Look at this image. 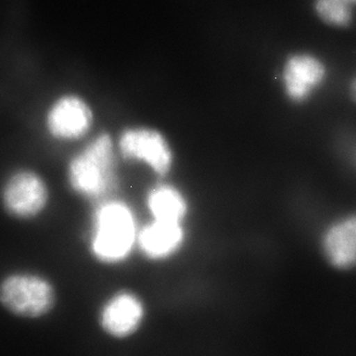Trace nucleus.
I'll return each instance as SVG.
<instances>
[{
	"mask_svg": "<svg viewBox=\"0 0 356 356\" xmlns=\"http://www.w3.org/2000/svg\"><path fill=\"white\" fill-rule=\"evenodd\" d=\"M279 76L288 102L302 106L312 101L324 87L329 69L324 59L314 52L295 51L284 59Z\"/></svg>",
	"mask_w": 356,
	"mask_h": 356,
	"instance_id": "obj_9",
	"label": "nucleus"
},
{
	"mask_svg": "<svg viewBox=\"0 0 356 356\" xmlns=\"http://www.w3.org/2000/svg\"><path fill=\"white\" fill-rule=\"evenodd\" d=\"M145 206L149 219L188 223L191 214V202L186 193L178 185L165 179L148 188Z\"/></svg>",
	"mask_w": 356,
	"mask_h": 356,
	"instance_id": "obj_11",
	"label": "nucleus"
},
{
	"mask_svg": "<svg viewBox=\"0 0 356 356\" xmlns=\"http://www.w3.org/2000/svg\"><path fill=\"white\" fill-rule=\"evenodd\" d=\"M60 303L59 288L51 277L36 270H15L0 280V305L27 321L54 315Z\"/></svg>",
	"mask_w": 356,
	"mask_h": 356,
	"instance_id": "obj_4",
	"label": "nucleus"
},
{
	"mask_svg": "<svg viewBox=\"0 0 356 356\" xmlns=\"http://www.w3.org/2000/svg\"><path fill=\"white\" fill-rule=\"evenodd\" d=\"M354 159H355V163H356V149H355V152H354Z\"/></svg>",
	"mask_w": 356,
	"mask_h": 356,
	"instance_id": "obj_15",
	"label": "nucleus"
},
{
	"mask_svg": "<svg viewBox=\"0 0 356 356\" xmlns=\"http://www.w3.org/2000/svg\"><path fill=\"white\" fill-rule=\"evenodd\" d=\"M149 308L144 296L132 288L110 291L95 312L96 327L106 339L125 343L139 336L147 324Z\"/></svg>",
	"mask_w": 356,
	"mask_h": 356,
	"instance_id": "obj_6",
	"label": "nucleus"
},
{
	"mask_svg": "<svg viewBox=\"0 0 356 356\" xmlns=\"http://www.w3.org/2000/svg\"><path fill=\"white\" fill-rule=\"evenodd\" d=\"M115 141L120 158L148 169L160 179H165L175 168V148L168 136L154 125H129Z\"/></svg>",
	"mask_w": 356,
	"mask_h": 356,
	"instance_id": "obj_5",
	"label": "nucleus"
},
{
	"mask_svg": "<svg viewBox=\"0 0 356 356\" xmlns=\"http://www.w3.org/2000/svg\"><path fill=\"white\" fill-rule=\"evenodd\" d=\"M314 267L329 280L356 281V212L329 220L312 241Z\"/></svg>",
	"mask_w": 356,
	"mask_h": 356,
	"instance_id": "obj_3",
	"label": "nucleus"
},
{
	"mask_svg": "<svg viewBox=\"0 0 356 356\" xmlns=\"http://www.w3.org/2000/svg\"><path fill=\"white\" fill-rule=\"evenodd\" d=\"M348 90H350V95L353 99L354 102L356 103V74L352 78L348 85Z\"/></svg>",
	"mask_w": 356,
	"mask_h": 356,
	"instance_id": "obj_13",
	"label": "nucleus"
},
{
	"mask_svg": "<svg viewBox=\"0 0 356 356\" xmlns=\"http://www.w3.org/2000/svg\"><path fill=\"white\" fill-rule=\"evenodd\" d=\"M139 228L137 213L127 200L111 195L95 202L87 230L89 257L103 267L127 264L137 252Z\"/></svg>",
	"mask_w": 356,
	"mask_h": 356,
	"instance_id": "obj_1",
	"label": "nucleus"
},
{
	"mask_svg": "<svg viewBox=\"0 0 356 356\" xmlns=\"http://www.w3.org/2000/svg\"><path fill=\"white\" fill-rule=\"evenodd\" d=\"M7 214L20 221L38 219L51 204V190L44 176L33 169H20L8 176L1 188Z\"/></svg>",
	"mask_w": 356,
	"mask_h": 356,
	"instance_id": "obj_8",
	"label": "nucleus"
},
{
	"mask_svg": "<svg viewBox=\"0 0 356 356\" xmlns=\"http://www.w3.org/2000/svg\"><path fill=\"white\" fill-rule=\"evenodd\" d=\"M188 241L186 223L149 219L139 228L137 252L146 261L161 264L177 258Z\"/></svg>",
	"mask_w": 356,
	"mask_h": 356,
	"instance_id": "obj_10",
	"label": "nucleus"
},
{
	"mask_svg": "<svg viewBox=\"0 0 356 356\" xmlns=\"http://www.w3.org/2000/svg\"><path fill=\"white\" fill-rule=\"evenodd\" d=\"M348 1H350V3L356 8V0H348Z\"/></svg>",
	"mask_w": 356,
	"mask_h": 356,
	"instance_id": "obj_14",
	"label": "nucleus"
},
{
	"mask_svg": "<svg viewBox=\"0 0 356 356\" xmlns=\"http://www.w3.org/2000/svg\"><path fill=\"white\" fill-rule=\"evenodd\" d=\"M118 158L115 138L108 132L95 134L66 165L70 190L94 204L115 195L120 184Z\"/></svg>",
	"mask_w": 356,
	"mask_h": 356,
	"instance_id": "obj_2",
	"label": "nucleus"
},
{
	"mask_svg": "<svg viewBox=\"0 0 356 356\" xmlns=\"http://www.w3.org/2000/svg\"><path fill=\"white\" fill-rule=\"evenodd\" d=\"M312 10L323 24L343 29L353 24L356 8L348 0H312Z\"/></svg>",
	"mask_w": 356,
	"mask_h": 356,
	"instance_id": "obj_12",
	"label": "nucleus"
},
{
	"mask_svg": "<svg viewBox=\"0 0 356 356\" xmlns=\"http://www.w3.org/2000/svg\"><path fill=\"white\" fill-rule=\"evenodd\" d=\"M43 125L49 138L56 143L70 144L83 140L95 125V109L83 94L62 92L45 110Z\"/></svg>",
	"mask_w": 356,
	"mask_h": 356,
	"instance_id": "obj_7",
	"label": "nucleus"
}]
</instances>
